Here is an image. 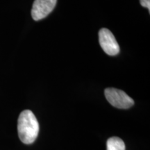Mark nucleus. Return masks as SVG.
Segmentation results:
<instances>
[{"label":"nucleus","instance_id":"20e7f679","mask_svg":"<svg viewBox=\"0 0 150 150\" xmlns=\"http://www.w3.org/2000/svg\"><path fill=\"white\" fill-rule=\"evenodd\" d=\"M57 0H35L31 9V16L35 21L46 18L55 8Z\"/></svg>","mask_w":150,"mask_h":150},{"label":"nucleus","instance_id":"423d86ee","mask_svg":"<svg viewBox=\"0 0 150 150\" xmlns=\"http://www.w3.org/2000/svg\"><path fill=\"white\" fill-rule=\"evenodd\" d=\"M140 3L142 6L147 8L150 11V0H140Z\"/></svg>","mask_w":150,"mask_h":150},{"label":"nucleus","instance_id":"f03ea898","mask_svg":"<svg viewBox=\"0 0 150 150\" xmlns=\"http://www.w3.org/2000/svg\"><path fill=\"white\" fill-rule=\"evenodd\" d=\"M104 94L108 102L114 107L127 109L134 104V99L121 90L108 88L105 89Z\"/></svg>","mask_w":150,"mask_h":150},{"label":"nucleus","instance_id":"f257e3e1","mask_svg":"<svg viewBox=\"0 0 150 150\" xmlns=\"http://www.w3.org/2000/svg\"><path fill=\"white\" fill-rule=\"evenodd\" d=\"M39 124L33 112L24 110L20 114L18 120L19 138L24 144L29 145L36 140L39 133Z\"/></svg>","mask_w":150,"mask_h":150},{"label":"nucleus","instance_id":"7ed1b4c3","mask_svg":"<svg viewBox=\"0 0 150 150\" xmlns=\"http://www.w3.org/2000/svg\"><path fill=\"white\" fill-rule=\"evenodd\" d=\"M99 41L102 50L109 56L119 54L120 46L111 31L107 29H102L99 31Z\"/></svg>","mask_w":150,"mask_h":150},{"label":"nucleus","instance_id":"39448f33","mask_svg":"<svg viewBox=\"0 0 150 150\" xmlns=\"http://www.w3.org/2000/svg\"><path fill=\"white\" fill-rule=\"evenodd\" d=\"M107 150H125V144L121 138L118 137H111L106 142Z\"/></svg>","mask_w":150,"mask_h":150}]
</instances>
